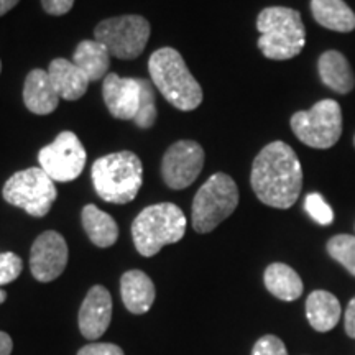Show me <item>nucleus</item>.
<instances>
[{
    "instance_id": "obj_6",
    "label": "nucleus",
    "mask_w": 355,
    "mask_h": 355,
    "mask_svg": "<svg viewBox=\"0 0 355 355\" xmlns=\"http://www.w3.org/2000/svg\"><path fill=\"white\" fill-rule=\"evenodd\" d=\"M239 206V188L225 173H216L193 199V227L199 234L212 232Z\"/></svg>"
},
{
    "instance_id": "obj_32",
    "label": "nucleus",
    "mask_w": 355,
    "mask_h": 355,
    "mask_svg": "<svg viewBox=\"0 0 355 355\" xmlns=\"http://www.w3.org/2000/svg\"><path fill=\"white\" fill-rule=\"evenodd\" d=\"M13 349L12 337L7 332L0 331V355H10Z\"/></svg>"
},
{
    "instance_id": "obj_20",
    "label": "nucleus",
    "mask_w": 355,
    "mask_h": 355,
    "mask_svg": "<svg viewBox=\"0 0 355 355\" xmlns=\"http://www.w3.org/2000/svg\"><path fill=\"white\" fill-rule=\"evenodd\" d=\"M110 53L105 44L97 40H84L76 46L73 63L89 78V81H101L109 74Z\"/></svg>"
},
{
    "instance_id": "obj_14",
    "label": "nucleus",
    "mask_w": 355,
    "mask_h": 355,
    "mask_svg": "<svg viewBox=\"0 0 355 355\" xmlns=\"http://www.w3.org/2000/svg\"><path fill=\"white\" fill-rule=\"evenodd\" d=\"M112 319V296L107 288L96 285L89 290L79 309V329L89 340L99 339Z\"/></svg>"
},
{
    "instance_id": "obj_5",
    "label": "nucleus",
    "mask_w": 355,
    "mask_h": 355,
    "mask_svg": "<svg viewBox=\"0 0 355 355\" xmlns=\"http://www.w3.org/2000/svg\"><path fill=\"white\" fill-rule=\"evenodd\" d=\"M186 217L173 202L145 207L132 224V239L144 257L157 255L165 245L180 242L186 232Z\"/></svg>"
},
{
    "instance_id": "obj_15",
    "label": "nucleus",
    "mask_w": 355,
    "mask_h": 355,
    "mask_svg": "<svg viewBox=\"0 0 355 355\" xmlns=\"http://www.w3.org/2000/svg\"><path fill=\"white\" fill-rule=\"evenodd\" d=\"M61 97L53 87L48 71L33 69L25 79L24 102L30 112L37 115H48L55 112Z\"/></svg>"
},
{
    "instance_id": "obj_34",
    "label": "nucleus",
    "mask_w": 355,
    "mask_h": 355,
    "mask_svg": "<svg viewBox=\"0 0 355 355\" xmlns=\"http://www.w3.org/2000/svg\"><path fill=\"white\" fill-rule=\"evenodd\" d=\"M6 300H7V293L3 290H0V304H2Z\"/></svg>"
},
{
    "instance_id": "obj_17",
    "label": "nucleus",
    "mask_w": 355,
    "mask_h": 355,
    "mask_svg": "<svg viewBox=\"0 0 355 355\" xmlns=\"http://www.w3.org/2000/svg\"><path fill=\"white\" fill-rule=\"evenodd\" d=\"M318 73L322 84L337 94H349L355 87V74L349 60L340 51H324L318 60Z\"/></svg>"
},
{
    "instance_id": "obj_16",
    "label": "nucleus",
    "mask_w": 355,
    "mask_h": 355,
    "mask_svg": "<svg viewBox=\"0 0 355 355\" xmlns=\"http://www.w3.org/2000/svg\"><path fill=\"white\" fill-rule=\"evenodd\" d=\"M48 76L58 96L64 101H78L86 94L89 87V78L78 68L73 61L64 58H56L48 68Z\"/></svg>"
},
{
    "instance_id": "obj_24",
    "label": "nucleus",
    "mask_w": 355,
    "mask_h": 355,
    "mask_svg": "<svg viewBox=\"0 0 355 355\" xmlns=\"http://www.w3.org/2000/svg\"><path fill=\"white\" fill-rule=\"evenodd\" d=\"M327 254L355 277V235H334L327 242Z\"/></svg>"
},
{
    "instance_id": "obj_2",
    "label": "nucleus",
    "mask_w": 355,
    "mask_h": 355,
    "mask_svg": "<svg viewBox=\"0 0 355 355\" xmlns=\"http://www.w3.org/2000/svg\"><path fill=\"white\" fill-rule=\"evenodd\" d=\"M148 71L155 87L173 107L189 112L201 105L202 89L175 48L165 46L155 51L150 56Z\"/></svg>"
},
{
    "instance_id": "obj_4",
    "label": "nucleus",
    "mask_w": 355,
    "mask_h": 355,
    "mask_svg": "<svg viewBox=\"0 0 355 355\" xmlns=\"http://www.w3.org/2000/svg\"><path fill=\"white\" fill-rule=\"evenodd\" d=\"M97 196L105 202L127 204L137 198L144 183V165L133 152L109 153L91 168Z\"/></svg>"
},
{
    "instance_id": "obj_7",
    "label": "nucleus",
    "mask_w": 355,
    "mask_h": 355,
    "mask_svg": "<svg viewBox=\"0 0 355 355\" xmlns=\"http://www.w3.org/2000/svg\"><path fill=\"white\" fill-rule=\"evenodd\" d=\"M290 125L301 144L311 148L327 150L343 135V109L334 99H322L309 110L293 114Z\"/></svg>"
},
{
    "instance_id": "obj_23",
    "label": "nucleus",
    "mask_w": 355,
    "mask_h": 355,
    "mask_svg": "<svg viewBox=\"0 0 355 355\" xmlns=\"http://www.w3.org/2000/svg\"><path fill=\"white\" fill-rule=\"evenodd\" d=\"M263 282L275 298L295 301L303 295V282L300 275L285 263H272L265 270Z\"/></svg>"
},
{
    "instance_id": "obj_11",
    "label": "nucleus",
    "mask_w": 355,
    "mask_h": 355,
    "mask_svg": "<svg viewBox=\"0 0 355 355\" xmlns=\"http://www.w3.org/2000/svg\"><path fill=\"white\" fill-rule=\"evenodd\" d=\"M202 146L193 140H180L166 150L162 162V176L171 189H184L198 180L204 166Z\"/></svg>"
},
{
    "instance_id": "obj_22",
    "label": "nucleus",
    "mask_w": 355,
    "mask_h": 355,
    "mask_svg": "<svg viewBox=\"0 0 355 355\" xmlns=\"http://www.w3.org/2000/svg\"><path fill=\"white\" fill-rule=\"evenodd\" d=\"M83 227L86 230L87 237L96 247L107 248L112 247L119 239V225L112 216L101 211L94 204L84 206L81 212Z\"/></svg>"
},
{
    "instance_id": "obj_28",
    "label": "nucleus",
    "mask_w": 355,
    "mask_h": 355,
    "mask_svg": "<svg viewBox=\"0 0 355 355\" xmlns=\"http://www.w3.org/2000/svg\"><path fill=\"white\" fill-rule=\"evenodd\" d=\"M252 355H288L285 344L277 336H263L252 349Z\"/></svg>"
},
{
    "instance_id": "obj_9",
    "label": "nucleus",
    "mask_w": 355,
    "mask_h": 355,
    "mask_svg": "<svg viewBox=\"0 0 355 355\" xmlns=\"http://www.w3.org/2000/svg\"><path fill=\"white\" fill-rule=\"evenodd\" d=\"M150 32L145 17L122 15L102 20L94 30V40L105 44L110 55L119 60H135L144 53Z\"/></svg>"
},
{
    "instance_id": "obj_3",
    "label": "nucleus",
    "mask_w": 355,
    "mask_h": 355,
    "mask_svg": "<svg viewBox=\"0 0 355 355\" xmlns=\"http://www.w3.org/2000/svg\"><path fill=\"white\" fill-rule=\"evenodd\" d=\"M259 48L265 58L286 61L298 56L306 44L301 13L290 7H266L259 13Z\"/></svg>"
},
{
    "instance_id": "obj_12",
    "label": "nucleus",
    "mask_w": 355,
    "mask_h": 355,
    "mask_svg": "<svg viewBox=\"0 0 355 355\" xmlns=\"http://www.w3.org/2000/svg\"><path fill=\"white\" fill-rule=\"evenodd\" d=\"M68 243L61 234L46 230L40 234L30 252V270L35 279L50 283L64 272L68 265Z\"/></svg>"
},
{
    "instance_id": "obj_36",
    "label": "nucleus",
    "mask_w": 355,
    "mask_h": 355,
    "mask_svg": "<svg viewBox=\"0 0 355 355\" xmlns=\"http://www.w3.org/2000/svg\"><path fill=\"white\" fill-rule=\"evenodd\" d=\"M354 146H355V135H354Z\"/></svg>"
},
{
    "instance_id": "obj_27",
    "label": "nucleus",
    "mask_w": 355,
    "mask_h": 355,
    "mask_svg": "<svg viewBox=\"0 0 355 355\" xmlns=\"http://www.w3.org/2000/svg\"><path fill=\"white\" fill-rule=\"evenodd\" d=\"M24 263L21 259L13 252H3L0 254V286L8 285L20 277Z\"/></svg>"
},
{
    "instance_id": "obj_26",
    "label": "nucleus",
    "mask_w": 355,
    "mask_h": 355,
    "mask_svg": "<svg viewBox=\"0 0 355 355\" xmlns=\"http://www.w3.org/2000/svg\"><path fill=\"white\" fill-rule=\"evenodd\" d=\"M304 209L311 216V219H314L321 225H331L334 220V211L331 209L329 204L324 201V198L319 193H309L306 196Z\"/></svg>"
},
{
    "instance_id": "obj_1",
    "label": "nucleus",
    "mask_w": 355,
    "mask_h": 355,
    "mask_svg": "<svg viewBox=\"0 0 355 355\" xmlns=\"http://www.w3.org/2000/svg\"><path fill=\"white\" fill-rule=\"evenodd\" d=\"M250 184L255 196L275 209H290L303 189V168L295 150L285 141H272L257 155Z\"/></svg>"
},
{
    "instance_id": "obj_19",
    "label": "nucleus",
    "mask_w": 355,
    "mask_h": 355,
    "mask_svg": "<svg viewBox=\"0 0 355 355\" xmlns=\"http://www.w3.org/2000/svg\"><path fill=\"white\" fill-rule=\"evenodd\" d=\"M311 13L319 25L332 32L355 30V13L344 0H311Z\"/></svg>"
},
{
    "instance_id": "obj_33",
    "label": "nucleus",
    "mask_w": 355,
    "mask_h": 355,
    "mask_svg": "<svg viewBox=\"0 0 355 355\" xmlns=\"http://www.w3.org/2000/svg\"><path fill=\"white\" fill-rule=\"evenodd\" d=\"M19 2L20 0H0V17L6 15L7 12H10Z\"/></svg>"
},
{
    "instance_id": "obj_25",
    "label": "nucleus",
    "mask_w": 355,
    "mask_h": 355,
    "mask_svg": "<svg viewBox=\"0 0 355 355\" xmlns=\"http://www.w3.org/2000/svg\"><path fill=\"white\" fill-rule=\"evenodd\" d=\"M141 96H140V107L139 114L135 117V125L140 128L153 127L157 121V101H155V87L148 79H140Z\"/></svg>"
},
{
    "instance_id": "obj_30",
    "label": "nucleus",
    "mask_w": 355,
    "mask_h": 355,
    "mask_svg": "<svg viewBox=\"0 0 355 355\" xmlns=\"http://www.w3.org/2000/svg\"><path fill=\"white\" fill-rule=\"evenodd\" d=\"M42 6L48 15L61 17L73 8L74 0H42Z\"/></svg>"
},
{
    "instance_id": "obj_29",
    "label": "nucleus",
    "mask_w": 355,
    "mask_h": 355,
    "mask_svg": "<svg viewBox=\"0 0 355 355\" xmlns=\"http://www.w3.org/2000/svg\"><path fill=\"white\" fill-rule=\"evenodd\" d=\"M78 355H123V350L115 344H87L79 350Z\"/></svg>"
},
{
    "instance_id": "obj_8",
    "label": "nucleus",
    "mask_w": 355,
    "mask_h": 355,
    "mask_svg": "<svg viewBox=\"0 0 355 355\" xmlns=\"http://www.w3.org/2000/svg\"><path fill=\"white\" fill-rule=\"evenodd\" d=\"M2 196L8 204L20 207L26 214L43 217L51 211L58 191L55 181L40 166L17 171L6 181Z\"/></svg>"
},
{
    "instance_id": "obj_21",
    "label": "nucleus",
    "mask_w": 355,
    "mask_h": 355,
    "mask_svg": "<svg viewBox=\"0 0 355 355\" xmlns=\"http://www.w3.org/2000/svg\"><path fill=\"white\" fill-rule=\"evenodd\" d=\"M306 316L318 332L334 329L340 319V303L329 291H313L306 300Z\"/></svg>"
},
{
    "instance_id": "obj_13",
    "label": "nucleus",
    "mask_w": 355,
    "mask_h": 355,
    "mask_svg": "<svg viewBox=\"0 0 355 355\" xmlns=\"http://www.w3.org/2000/svg\"><path fill=\"white\" fill-rule=\"evenodd\" d=\"M102 96L105 107L114 119L119 121H135L140 107V79L121 78L110 73L102 83Z\"/></svg>"
},
{
    "instance_id": "obj_10",
    "label": "nucleus",
    "mask_w": 355,
    "mask_h": 355,
    "mask_svg": "<svg viewBox=\"0 0 355 355\" xmlns=\"http://www.w3.org/2000/svg\"><path fill=\"white\" fill-rule=\"evenodd\" d=\"M86 148L74 132H61L53 144L43 146L38 153L40 168L53 181L68 183L76 180L86 166Z\"/></svg>"
},
{
    "instance_id": "obj_31",
    "label": "nucleus",
    "mask_w": 355,
    "mask_h": 355,
    "mask_svg": "<svg viewBox=\"0 0 355 355\" xmlns=\"http://www.w3.org/2000/svg\"><path fill=\"white\" fill-rule=\"evenodd\" d=\"M344 321H345V332H347V336L355 339V298L350 300L347 309H345Z\"/></svg>"
},
{
    "instance_id": "obj_18",
    "label": "nucleus",
    "mask_w": 355,
    "mask_h": 355,
    "mask_svg": "<svg viewBox=\"0 0 355 355\" xmlns=\"http://www.w3.org/2000/svg\"><path fill=\"white\" fill-rule=\"evenodd\" d=\"M121 295L132 314H145L153 306L157 291L148 275L140 270H130L121 278Z\"/></svg>"
},
{
    "instance_id": "obj_35",
    "label": "nucleus",
    "mask_w": 355,
    "mask_h": 355,
    "mask_svg": "<svg viewBox=\"0 0 355 355\" xmlns=\"http://www.w3.org/2000/svg\"><path fill=\"white\" fill-rule=\"evenodd\" d=\"M0 71H2V61H0Z\"/></svg>"
}]
</instances>
